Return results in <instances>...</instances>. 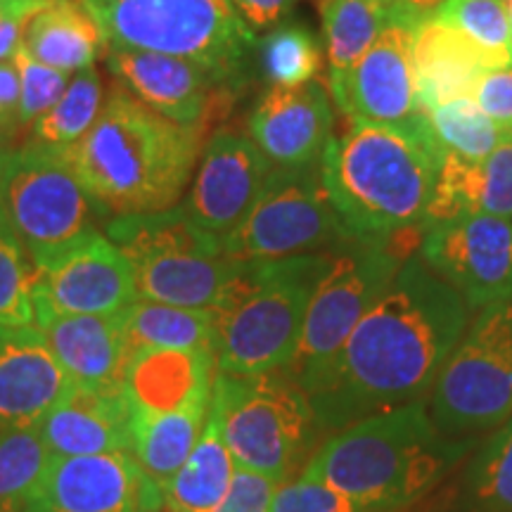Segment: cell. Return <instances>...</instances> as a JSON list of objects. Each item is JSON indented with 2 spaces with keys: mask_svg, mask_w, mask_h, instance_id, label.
I'll list each match as a JSON object with an SVG mask.
<instances>
[{
  "mask_svg": "<svg viewBox=\"0 0 512 512\" xmlns=\"http://www.w3.org/2000/svg\"><path fill=\"white\" fill-rule=\"evenodd\" d=\"M467 313L451 285L408 256L306 392L318 427L339 432L425 399L463 337Z\"/></svg>",
  "mask_w": 512,
  "mask_h": 512,
  "instance_id": "1",
  "label": "cell"
},
{
  "mask_svg": "<svg viewBox=\"0 0 512 512\" xmlns=\"http://www.w3.org/2000/svg\"><path fill=\"white\" fill-rule=\"evenodd\" d=\"M207 138V126L176 124L114 83L91 131L62 157L100 214L114 219L176 207Z\"/></svg>",
  "mask_w": 512,
  "mask_h": 512,
  "instance_id": "2",
  "label": "cell"
},
{
  "mask_svg": "<svg viewBox=\"0 0 512 512\" xmlns=\"http://www.w3.org/2000/svg\"><path fill=\"white\" fill-rule=\"evenodd\" d=\"M444 152L425 112L408 128L349 121L323 155L330 202L351 238L394 242L425 233Z\"/></svg>",
  "mask_w": 512,
  "mask_h": 512,
  "instance_id": "3",
  "label": "cell"
},
{
  "mask_svg": "<svg viewBox=\"0 0 512 512\" xmlns=\"http://www.w3.org/2000/svg\"><path fill=\"white\" fill-rule=\"evenodd\" d=\"M472 446L470 437H446L420 399L332 432L302 477L335 486L366 512L401 510L432 494Z\"/></svg>",
  "mask_w": 512,
  "mask_h": 512,
  "instance_id": "4",
  "label": "cell"
},
{
  "mask_svg": "<svg viewBox=\"0 0 512 512\" xmlns=\"http://www.w3.org/2000/svg\"><path fill=\"white\" fill-rule=\"evenodd\" d=\"M325 264L328 252L242 261L219 302L211 306L216 370L252 377L290 366Z\"/></svg>",
  "mask_w": 512,
  "mask_h": 512,
  "instance_id": "5",
  "label": "cell"
},
{
  "mask_svg": "<svg viewBox=\"0 0 512 512\" xmlns=\"http://www.w3.org/2000/svg\"><path fill=\"white\" fill-rule=\"evenodd\" d=\"M88 12L107 48L181 57L247 86L256 36L230 0H98Z\"/></svg>",
  "mask_w": 512,
  "mask_h": 512,
  "instance_id": "6",
  "label": "cell"
},
{
  "mask_svg": "<svg viewBox=\"0 0 512 512\" xmlns=\"http://www.w3.org/2000/svg\"><path fill=\"white\" fill-rule=\"evenodd\" d=\"M105 235L124 252L138 299L147 302L211 309L242 264L226 256L221 238L197 226L183 204L114 216Z\"/></svg>",
  "mask_w": 512,
  "mask_h": 512,
  "instance_id": "7",
  "label": "cell"
},
{
  "mask_svg": "<svg viewBox=\"0 0 512 512\" xmlns=\"http://www.w3.org/2000/svg\"><path fill=\"white\" fill-rule=\"evenodd\" d=\"M209 408L221 422L235 465L285 484L316 432L311 399L290 375H228L216 370Z\"/></svg>",
  "mask_w": 512,
  "mask_h": 512,
  "instance_id": "8",
  "label": "cell"
},
{
  "mask_svg": "<svg viewBox=\"0 0 512 512\" xmlns=\"http://www.w3.org/2000/svg\"><path fill=\"white\" fill-rule=\"evenodd\" d=\"M430 392V415L446 437L491 430L510 418L512 297L477 313Z\"/></svg>",
  "mask_w": 512,
  "mask_h": 512,
  "instance_id": "9",
  "label": "cell"
},
{
  "mask_svg": "<svg viewBox=\"0 0 512 512\" xmlns=\"http://www.w3.org/2000/svg\"><path fill=\"white\" fill-rule=\"evenodd\" d=\"M403 261L406 256L392 242L349 238L330 249L328 264L306 309L297 354L285 368L304 392L328 370L351 330L392 283Z\"/></svg>",
  "mask_w": 512,
  "mask_h": 512,
  "instance_id": "10",
  "label": "cell"
},
{
  "mask_svg": "<svg viewBox=\"0 0 512 512\" xmlns=\"http://www.w3.org/2000/svg\"><path fill=\"white\" fill-rule=\"evenodd\" d=\"M349 238L330 202L323 166H273L247 219L221 245L235 261H271L330 252Z\"/></svg>",
  "mask_w": 512,
  "mask_h": 512,
  "instance_id": "11",
  "label": "cell"
},
{
  "mask_svg": "<svg viewBox=\"0 0 512 512\" xmlns=\"http://www.w3.org/2000/svg\"><path fill=\"white\" fill-rule=\"evenodd\" d=\"M0 214L29 259L93 233L102 216L62 155L29 145L0 157Z\"/></svg>",
  "mask_w": 512,
  "mask_h": 512,
  "instance_id": "12",
  "label": "cell"
},
{
  "mask_svg": "<svg viewBox=\"0 0 512 512\" xmlns=\"http://www.w3.org/2000/svg\"><path fill=\"white\" fill-rule=\"evenodd\" d=\"M420 259L456 290L467 309L512 297V219L470 214L422 233Z\"/></svg>",
  "mask_w": 512,
  "mask_h": 512,
  "instance_id": "13",
  "label": "cell"
},
{
  "mask_svg": "<svg viewBox=\"0 0 512 512\" xmlns=\"http://www.w3.org/2000/svg\"><path fill=\"white\" fill-rule=\"evenodd\" d=\"M105 64L124 91L183 126H207L226 119L242 88L181 57L131 48H107Z\"/></svg>",
  "mask_w": 512,
  "mask_h": 512,
  "instance_id": "14",
  "label": "cell"
},
{
  "mask_svg": "<svg viewBox=\"0 0 512 512\" xmlns=\"http://www.w3.org/2000/svg\"><path fill=\"white\" fill-rule=\"evenodd\" d=\"M34 302L64 313H121L138 299L124 252L100 230L31 259Z\"/></svg>",
  "mask_w": 512,
  "mask_h": 512,
  "instance_id": "15",
  "label": "cell"
},
{
  "mask_svg": "<svg viewBox=\"0 0 512 512\" xmlns=\"http://www.w3.org/2000/svg\"><path fill=\"white\" fill-rule=\"evenodd\" d=\"M162 508V489L131 453L50 458L27 503V512H152Z\"/></svg>",
  "mask_w": 512,
  "mask_h": 512,
  "instance_id": "16",
  "label": "cell"
},
{
  "mask_svg": "<svg viewBox=\"0 0 512 512\" xmlns=\"http://www.w3.org/2000/svg\"><path fill=\"white\" fill-rule=\"evenodd\" d=\"M271 169L252 138L233 128H216L204 143L183 209L202 230L226 238L247 219Z\"/></svg>",
  "mask_w": 512,
  "mask_h": 512,
  "instance_id": "17",
  "label": "cell"
},
{
  "mask_svg": "<svg viewBox=\"0 0 512 512\" xmlns=\"http://www.w3.org/2000/svg\"><path fill=\"white\" fill-rule=\"evenodd\" d=\"M413 31L411 24L387 22L366 55L347 74L330 79L332 100L349 121L396 128L418 121Z\"/></svg>",
  "mask_w": 512,
  "mask_h": 512,
  "instance_id": "18",
  "label": "cell"
},
{
  "mask_svg": "<svg viewBox=\"0 0 512 512\" xmlns=\"http://www.w3.org/2000/svg\"><path fill=\"white\" fill-rule=\"evenodd\" d=\"M332 102L318 79L297 88L268 86L249 112V138L271 166H313L323 162L332 140Z\"/></svg>",
  "mask_w": 512,
  "mask_h": 512,
  "instance_id": "19",
  "label": "cell"
},
{
  "mask_svg": "<svg viewBox=\"0 0 512 512\" xmlns=\"http://www.w3.org/2000/svg\"><path fill=\"white\" fill-rule=\"evenodd\" d=\"M36 328L76 387H121L131 366L124 313H64L34 302Z\"/></svg>",
  "mask_w": 512,
  "mask_h": 512,
  "instance_id": "20",
  "label": "cell"
},
{
  "mask_svg": "<svg viewBox=\"0 0 512 512\" xmlns=\"http://www.w3.org/2000/svg\"><path fill=\"white\" fill-rule=\"evenodd\" d=\"M74 387L36 325H0V422L41 425Z\"/></svg>",
  "mask_w": 512,
  "mask_h": 512,
  "instance_id": "21",
  "label": "cell"
},
{
  "mask_svg": "<svg viewBox=\"0 0 512 512\" xmlns=\"http://www.w3.org/2000/svg\"><path fill=\"white\" fill-rule=\"evenodd\" d=\"M50 458L131 453V408L121 387H74L41 422ZM133 456V453H131Z\"/></svg>",
  "mask_w": 512,
  "mask_h": 512,
  "instance_id": "22",
  "label": "cell"
},
{
  "mask_svg": "<svg viewBox=\"0 0 512 512\" xmlns=\"http://www.w3.org/2000/svg\"><path fill=\"white\" fill-rule=\"evenodd\" d=\"M470 214L512 219V136L479 162L444 155L425 211V230L434 223Z\"/></svg>",
  "mask_w": 512,
  "mask_h": 512,
  "instance_id": "23",
  "label": "cell"
},
{
  "mask_svg": "<svg viewBox=\"0 0 512 512\" xmlns=\"http://www.w3.org/2000/svg\"><path fill=\"white\" fill-rule=\"evenodd\" d=\"M494 64L470 38L437 19H425L413 31V72L418 110L430 112L444 102L475 98Z\"/></svg>",
  "mask_w": 512,
  "mask_h": 512,
  "instance_id": "24",
  "label": "cell"
},
{
  "mask_svg": "<svg viewBox=\"0 0 512 512\" xmlns=\"http://www.w3.org/2000/svg\"><path fill=\"white\" fill-rule=\"evenodd\" d=\"M209 399L211 387L169 411H131V453L159 489L181 470L195 448L207 422Z\"/></svg>",
  "mask_w": 512,
  "mask_h": 512,
  "instance_id": "25",
  "label": "cell"
},
{
  "mask_svg": "<svg viewBox=\"0 0 512 512\" xmlns=\"http://www.w3.org/2000/svg\"><path fill=\"white\" fill-rule=\"evenodd\" d=\"M22 48L48 67L79 74L95 67L98 57L105 55L107 43L98 22L79 0H57L31 17Z\"/></svg>",
  "mask_w": 512,
  "mask_h": 512,
  "instance_id": "26",
  "label": "cell"
},
{
  "mask_svg": "<svg viewBox=\"0 0 512 512\" xmlns=\"http://www.w3.org/2000/svg\"><path fill=\"white\" fill-rule=\"evenodd\" d=\"M235 475V460L223 439L216 413H207L204 430L181 470L162 486L169 512H216Z\"/></svg>",
  "mask_w": 512,
  "mask_h": 512,
  "instance_id": "27",
  "label": "cell"
},
{
  "mask_svg": "<svg viewBox=\"0 0 512 512\" xmlns=\"http://www.w3.org/2000/svg\"><path fill=\"white\" fill-rule=\"evenodd\" d=\"M131 354L136 351H209L216 356V318L211 309H188L136 299L124 311Z\"/></svg>",
  "mask_w": 512,
  "mask_h": 512,
  "instance_id": "28",
  "label": "cell"
},
{
  "mask_svg": "<svg viewBox=\"0 0 512 512\" xmlns=\"http://www.w3.org/2000/svg\"><path fill=\"white\" fill-rule=\"evenodd\" d=\"M105 95V83H102L98 69L88 67L74 74L55 107H50L41 119H36L22 133V145L55 152V155L67 152L91 131L102 105H105Z\"/></svg>",
  "mask_w": 512,
  "mask_h": 512,
  "instance_id": "29",
  "label": "cell"
},
{
  "mask_svg": "<svg viewBox=\"0 0 512 512\" xmlns=\"http://www.w3.org/2000/svg\"><path fill=\"white\" fill-rule=\"evenodd\" d=\"M320 15L330 79L347 74L389 22L382 0H320Z\"/></svg>",
  "mask_w": 512,
  "mask_h": 512,
  "instance_id": "30",
  "label": "cell"
},
{
  "mask_svg": "<svg viewBox=\"0 0 512 512\" xmlns=\"http://www.w3.org/2000/svg\"><path fill=\"white\" fill-rule=\"evenodd\" d=\"M48 463L41 425L0 422V512H27L31 491Z\"/></svg>",
  "mask_w": 512,
  "mask_h": 512,
  "instance_id": "31",
  "label": "cell"
},
{
  "mask_svg": "<svg viewBox=\"0 0 512 512\" xmlns=\"http://www.w3.org/2000/svg\"><path fill=\"white\" fill-rule=\"evenodd\" d=\"M463 512H512V415L467 465L460 484Z\"/></svg>",
  "mask_w": 512,
  "mask_h": 512,
  "instance_id": "32",
  "label": "cell"
},
{
  "mask_svg": "<svg viewBox=\"0 0 512 512\" xmlns=\"http://www.w3.org/2000/svg\"><path fill=\"white\" fill-rule=\"evenodd\" d=\"M256 64L271 86L297 88L316 81L323 67V48L309 27L283 22L256 41Z\"/></svg>",
  "mask_w": 512,
  "mask_h": 512,
  "instance_id": "33",
  "label": "cell"
},
{
  "mask_svg": "<svg viewBox=\"0 0 512 512\" xmlns=\"http://www.w3.org/2000/svg\"><path fill=\"white\" fill-rule=\"evenodd\" d=\"M427 124L439 150L444 155L463 157L467 162H479L496 150L503 138H508L482 112L475 98H460L444 102L425 112Z\"/></svg>",
  "mask_w": 512,
  "mask_h": 512,
  "instance_id": "34",
  "label": "cell"
},
{
  "mask_svg": "<svg viewBox=\"0 0 512 512\" xmlns=\"http://www.w3.org/2000/svg\"><path fill=\"white\" fill-rule=\"evenodd\" d=\"M432 19L470 38L494 69L512 64V15L503 0H444Z\"/></svg>",
  "mask_w": 512,
  "mask_h": 512,
  "instance_id": "35",
  "label": "cell"
},
{
  "mask_svg": "<svg viewBox=\"0 0 512 512\" xmlns=\"http://www.w3.org/2000/svg\"><path fill=\"white\" fill-rule=\"evenodd\" d=\"M0 325H36L34 264L0 214Z\"/></svg>",
  "mask_w": 512,
  "mask_h": 512,
  "instance_id": "36",
  "label": "cell"
},
{
  "mask_svg": "<svg viewBox=\"0 0 512 512\" xmlns=\"http://www.w3.org/2000/svg\"><path fill=\"white\" fill-rule=\"evenodd\" d=\"M12 62L19 74V124L27 131L36 119L55 107V102L67 91L72 76L34 60L24 48L17 50Z\"/></svg>",
  "mask_w": 512,
  "mask_h": 512,
  "instance_id": "37",
  "label": "cell"
},
{
  "mask_svg": "<svg viewBox=\"0 0 512 512\" xmlns=\"http://www.w3.org/2000/svg\"><path fill=\"white\" fill-rule=\"evenodd\" d=\"M271 512H366L335 486L299 477L278 486Z\"/></svg>",
  "mask_w": 512,
  "mask_h": 512,
  "instance_id": "38",
  "label": "cell"
},
{
  "mask_svg": "<svg viewBox=\"0 0 512 512\" xmlns=\"http://www.w3.org/2000/svg\"><path fill=\"white\" fill-rule=\"evenodd\" d=\"M278 482L249 467L235 465L233 482L216 512H271Z\"/></svg>",
  "mask_w": 512,
  "mask_h": 512,
  "instance_id": "39",
  "label": "cell"
},
{
  "mask_svg": "<svg viewBox=\"0 0 512 512\" xmlns=\"http://www.w3.org/2000/svg\"><path fill=\"white\" fill-rule=\"evenodd\" d=\"M475 102L505 136H512V64L491 69L482 76L475 91Z\"/></svg>",
  "mask_w": 512,
  "mask_h": 512,
  "instance_id": "40",
  "label": "cell"
},
{
  "mask_svg": "<svg viewBox=\"0 0 512 512\" xmlns=\"http://www.w3.org/2000/svg\"><path fill=\"white\" fill-rule=\"evenodd\" d=\"M57 0H0V62H10L22 48L31 17Z\"/></svg>",
  "mask_w": 512,
  "mask_h": 512,
  "instance_id": "41",
  "label": "cell"
},
{
  "mask_svg": "<svg viewBox=\"0 0 512 512\" xmlns=\"http://www.w3.org/2000/svg\"><path fill=\"white\" fill-rule=\"evenodd\" d=\"M235 12L252 31H268L283 24L297 0H230Z\"/></svg>",
  "mask_w": 512,
  "mask_h": 512,
  "instance_id": "42",
  "label": "cell"
},
{
  "mask_svg": "<svg viewBox=\"0 0 512 512\" xmlns=\"http://www.w3.org/2000/svg\"><path fill=\"white\" fill-rule=\"evenodd\" d=\"M384 8L389 12V22H403L418 27L420 22L430 19L434 10L439 8L444 0H382Z\"/></svg>",
  "mask_w": 512,
  "mask_h": 512,
  "instance_id": "43",
  "label": "cell"
},
{
  "mask_svg": "<svg viewBox=\"0 0 512 512\" xmlns=\"http://www.w3.org/2000/svg\"><path fill=\"white\" fill-rule=\"evenodd\" d=\"M79 3L83 5V8H86V10H88V8H93V5H95V3H98V0H79Z\"/></svg>",
  "mask_w": 512,
  "mask_h": 512,
  "instance_id": "44",
  "label": "cell"
},
{
  "mask_svg": "<svg viewBox=\"0 0 512 512\" xmlns=\"http://www.w3.org/2000/svg\"><path fill=\"white\" fill-rule=\"evenodd\" d=\"M384 512H415V510H413V505H411V508H401V510H384ZM422 512H427V510H422Z\"/></svg>",
  "mask_w": 512,
  "mask_h": 512,
  "instance_id": "45",
  "label": "cell"
},
{
  "mask_svg": "<svg viewBox=\"0 0 512 512\" xmlns=\"http://www.w3.org/2000/svg\"><path fill=\"white\" fill-rule=\"evenodd\" d=\"M508 10H510V15H512V0L508 3Z\"/></svg>",
  "mask_w": 512,
  "mask_h": 512,
  "instance_id": "46",
  "label": "cell"
},
{
  "mask_svg": "<svg viewBox=\"0 0 512 512\" xmlns=\"http://www.w3.org/2000/svg\"><path fill=\"white\" fill-rule=\"evenodd\" d=\"M503 3H510V0H503Z\"/></svg>",
  "mask_w": 512,
  "mask_h": 512,
  "instance_id": "47",
  "label": "cell"
},
{
  "mask_svg": "<svg viewBox=\"0 0 512 512\" xmlns=\"http://www.w3.org/2000/svg\"><path fill=\"white\" fill-rule=\"evenodd\" d=\"M152 512H162V510H152Z\"/></svg>",
  "mask_w": 512,
  "mask_h": 512,
  "instance_id": "48",
  "label": "cell"
}]
</instances>
